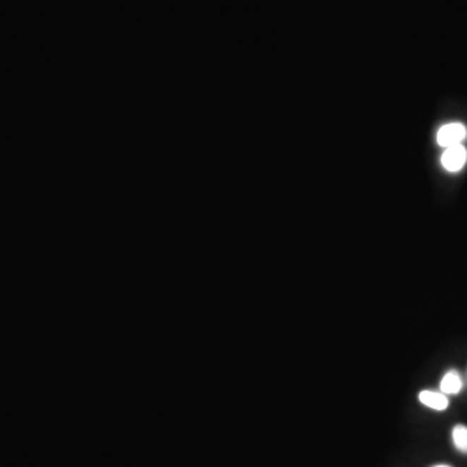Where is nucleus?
<instances>
[{
    "mask_svg": "<svg viewBox=\"0 0 467 467\" xmlns=\"http://www.w3.org/2000/svg\"><path fill=\"white\" fill-rule=\"evenodd\" d=\"M467 137V129L465 125L459 122H451L444 125L443 128L437 131V143L442 147H451V145H461Z\"/></svg>",
    "mask_w": 467,
    "mask_h": 467,
    "instance_id": "nucleus-1",
    "label": "nucleus"
},
{
    "mask_svg": "<svg viewBox=\"0 0 467 467\" xmlns=\"http://www.w3.org/2000/svg\"><path fill=\"white\" fill-rule=\"evenodd\" d=\"M466 162L467 151L462 145H451V147L445 148L443 156H442V164H443L444 168L451 173H456L462 169Z\"/></svg>",
    "mask_w": 467,
    "mask_h": 467,
    "instance_id": "nucleus-2",
    "label": "nucleus"
},
{
    "mask_svg": "<svg viewBox=\"0 0 467 467\" xmlns=\"http://www.w3.org/2000/svg\"><path fill=\"white\" fill-rule=\"evenodd\" d=\"M419 403L428 409L435 411H447L449 408V399L440 391L423 389L418 395Z\"/></svg>",
    "mask_w": 467,
    "mask_h": 467,
    "instance_id": "nucleus-3",
    "label": "nucleus"
},
{
    "mask_svg": "<svg viewBox=\"0 0 467 467\" xmlns=\"http://www.w3.org/2000/svg\"><path fill=\"white\" fill-rule=\"evenodd\" d=\"M463 388V379L459 371L451 369L447 371L440 380V392L444 395H459Z\"/></svg>",
    "mask_w": 467,
    "mask_h": 467,
    "instance_id": "nucleus-4",
    "label": "nucleus"
},
{
    "mask_svg": "<svg viewBox=\"0 0 467 467\" xmlns=\"http://www.w3.org/2000/svg\"><path fill=\"white\" fill-rule=\"evenodd\" d=\"M451 443L459 453L467 456L466 425H456L451 428Z\"/></svg>",
    "mask_w": 467,
    "mask_h": 467,
    "instance_id": "nucleus-5",
    "label": "nucleus"
},
{
    "mask_svg": "<svg viewBox=\"0 0 467 467\" xmlns=\"http://www.w3.org/2000/svg\"><path fill=\"white\" fill-rule=\"evenodd\" d=\"M432 467H453L451 465H447V463H439V465H434Z\"/></svg>",
    "mask_w": 467,
    "mask_h": 467,
    "instance_id": "nucleus-6",
    "label": "nucleus"
}]
</instances>
